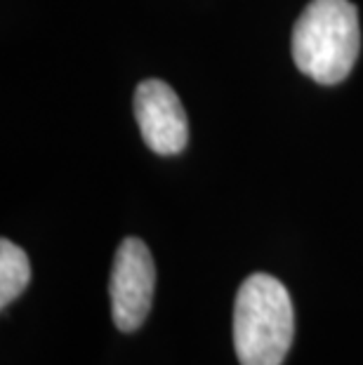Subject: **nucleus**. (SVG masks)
<instances>
[{
  "mask_svg": "<svg viewBox=\"0 0 363 365\" xmlns=\"http://www.w3.org/2000/svg\"><path fill=\"white\" fill-rule=\"evenodd\" d=\"M361 50L359 12L349 0H312L292 29V59L321 85L342 83Z\"/></svg>",
  "mask_w": 363,
  "mask_h": 365,
  "instance_id": "1",
  "label": "nucleus"
},
{
  "mask_svg": "<svg viewBox=\"0 0 363 365\" xmlns=\"http://www.w3.org/2000/svg\"><path fill=\"white\" fill-rule=\"evenodd\" d=\"M295 337V309L269 274L245 278L234 302V349L241 365H281Z\"/></svg>",
  "mask_w": 363,
  "mask_h": 365,
  "instance_id": "2",
  "label": "nucleus"
},
{
  "mask_svg": "<svg viewBox=\"0 0 363 365\" xmlns=\"http://www.w3.org/2000/svg\"><path fill=\"white\" fill-rule=\"evenodd\" d=\"M153 290H156V264L140 238H126L116 250L109 294L113 323L121 332H135L142 328L151 312Z\"/></svg>",
  "mask_w": 363,
  "mask_h": 365,
  "instance_id": "3",
  "label": "nucleus"
},
{
  "mask_svg": "<svg viewBox=\"0 0 363 365\" xmlns=\"http://www.w3.org/2000/svg\"><path fill=\"white\" fill-rule=\"evenodd\" d=\"M135 118L146 146L160 156L182 153L189 142V120L177 92L168 83L149 78L137 85Z\"/></svg>",
  "mask_w": 363,
  "mask_h": 365,
  "instance_id": "4",
  "label": "nucleus"
},
{
  "mask_svg": "<svg viewBox=\"0 0 363 365\" xmlns=\"http://www.w3.org/2000/svg\"><path fill=\"white\" fill-rule=\"evenodd\" d=\"M31 283V264L26 252L12 240H0V307L12 304Z\"/></svg>",
  "mask_w": 363,
  "mask_h": 365,
  "instance_id": "5",
  "label": "nucleus"
}]
</instances>
